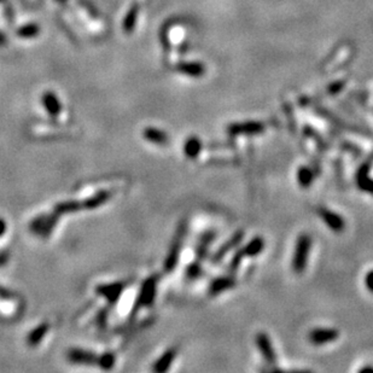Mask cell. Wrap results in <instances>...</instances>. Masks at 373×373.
Instances as JSON below:
<instances>
[{"label": "cell", "mask_w": 373, "mask_h": 373, "mask_svg": "<svg viewBox=\"0 0 373 373\" xmlns=\"http://www.w3.org/2000/svg\"><path fill=\"white\" fill-rule=\"evenodd\" d=\"M143 136L149 143L158 146H166L169 144V135L157 127H146L143 130Z\"/></svg>", "instance_id": "cell-17"}, {"label": "cell", "mask_w": 373, "mask_h": 373, "mask_svg": "<svg viewBox=\"0 0 373 373\" xmlns=\"http://www.w3.org/2000/svg\"><path fill=\"white\" fill-rule=\"evenodd\" d=\"M296 176H297V181L298 184H300V186L307 189V187H309L310 185L313 184V181H314L315 173L310 167L302 166L298 168Z\"/></svg>", "instance_id": "cell-25"}, {"label": "cell", "mask_w": 373, "mask_h": 373, "mask_svg": "<svg viewBox=\"0 0 373 373\" xmlns=\"http://www.w3.org/2000/svg\"><path fill=\"white\" fill-rule=\"evenodd\" d=\"M338 337H340V332L332 327H318V329H313L308 334V340L314 346H325L327 343L338 340Z\"/></svg>", "instance_id": "cell-8"}, {"label": "cell", "mask_w": 373, "mask_h": 373, "mask_svg": "<svg viewBox=\"0 0 373 373\" xmlns=\"http://www.w3.org/2000/svg\"><path fill=\"white\" fill-rule=\"evenodd\" d=\"M128 284L126 281H114V283L99 284L96 287V292L108 302L109 306H115L120 301L122 294L126 290Z\"/></svg>", "instance_id": "cell-5"}, {"label": "cell", "mask_w": 373, "mask_h": 373, "mask_svg": "<svg viewBox=\"0 0 373 373\" xmlns=\"http://www.w3.org/2000/svg\"><path fill=\"white\" fill-rule=\"evenodd\" d=\"M243 239H244V231L239 230L236 233H233L232 237H231L230 239H227L223 246L219 248L214 254H213L212 257H210L212 263H214V264L219 263V262L223 260L225 256L229 254L230 251L237 249V248L241 246L242 242H243Z\"/></svg>", "instance_id": "cell-9"}, {"label": "cell", "mask_w": 373, "mask_h": 373, "mask_svg": "<svg viewBox=\"0 0 373 373\" xmlns=\"http://www.w3.org/2000/svg\"><path fill=\"white\" fill-rule=\"evenodd\" d=\"M176 69L190 78H202L206 73V67L201 62H183L176 65Z\"/></svg>", "instance_id": "cell-19"}, {"label": "cell", "mask_w": 373, "mask_h": 373, "mask_svg": "<svg viewBox=\"0 0 373 373\" xmlns=\"http://www.w3.org/2000/svg\"><path fill=\"white\" fill-rule=\"evenodd\" d=\"M50 331V324L48 323H42L34 327L32 331L29 332L27 336V343L30 347H36L39 346V343L45 338V336L47 335V332Z\"/></svg>", "instance_id": "cell-23"}, {"label": "cell", "mask_w": 373, "mask_h": 373, "mask_svg": "<svg viewBox=\"0 0 373 373\" xmlns=\"http://www.w3.org/2000/svg\"><path fill=\"white\" fill-rule=\"evenodd\" d=\"M202 149H203V144L197 135L189 136L184 144V153L190 159L197 158L201 155Z\"/></svg>", "instance_id": "cell-21"}, {"label": "cell", "mask_w": 373, "mask_h": 373, "mask_svg": "<svg viewBox=\"0 0 373 373\" xmlns=\"http://www.w3.org/2000/svg\"><path fill=\"white\" fill-rule=\"evenodd\" d=\"M264 247H266V242L258 236V237H254L251 241L248 242L246 246L238 248V250L243 255V257H255L263 251Z\"/></svg>", "instance_id": "cell-16"}, {"label": "cell", "mask_w": 373, "mask_h": 373, "mask_svg": "<svg viewBox=\"0 0 373 373\" xmlns=\"http://www.w3.org/2000/svg\"><path fill=\"white\" fill-rule=\"evenodd\" d=\"M216 233L214 231H207L201 236L196 246V260L203 262L207 258L209 247L212 246L213 242L215 241Z\"/></svg>", "instance_id": "cell-14"}, {"label": "cell", "mask_w": 373, "mask_h": 373, "mask_svg": "<svg viewBox=\"0 0 373 373\" xmlns=\"http://www.w3.org/2000/svg\"><path fill=\"white\" fill-rule=\"evenodd\" d=\"M16 298V295L11 290L0 285V300L2 301H12Z\"/></svg>", "instance_id": "cell-30"}, {"label": "cell", "mask_w": 373, "mask_h": 373, "mask_svg": "<svg viewBox=\"0 0 373 373\" xmlns=\"http://www.w3.org/2000/svg\"><path fill=\"white\" fill-rule=\"evenodd\" d=\"M2 1V0H0V2H1Z\"/></svg>", "instance_id": "cell-37"}, {"label": "cell", "mask_w": 373, "mask_h": 373, "mask_svg": "<svg viewBox=\"0 0 373 373\" xmlns=\"http://www.w3.org/2000/svg\"><path fill=\"white\" fill-rule=\"evenodd\" d=\"M176 354H178V352H176L175 348L167 349L166 352L155 361V364H153L152 366V371L156 373L167 372L168 370L170 369V366L173 365V363H174Z\"/></svg>", "instance_id": "cell-18"}, {"label": "cell", "mask_w": 373, "mask_h": 373, "mask_svg": "<svg viewBox=\"0 0 373 373\" xmlns=\"http://www.w3.org/2000/svg\"><path fill=\"white\" fill-rule=\"evenodd\" d=\"M158 274H153L147 277L145 280L141 283L140 289H139L138 296H136V300L134 306H133L132 312L129 314V319L133 320L135 318L136 313L139 312L141 308H149L152 307L155 303L156 295H157V284H158Z\"/></svg>", "instance_id": "cell-1"}, {"label": "cell", "mask_w": 373, "mask_h": 373, "mask_svg": "<svg viewBox=\"0 0 373 373\" xmlns=\"http://www.w3.org/2000/svg\"><path fill=\"white\" fill-rule=\"evenodd\" d=\"M6 230H7L6 221H5L4 219L0 218V238H1L5 233H6Z\"/></svg>", "instance_id": "cell-34"}, {"label": "cell", "mask_w": 373, "mask_h": 373, "mask_svg": "<svg viewBox=\"0 0 373 373\" xmlns=\"http://www.w3.org/2000/svg\"><path fill=\"white\" fill-rule=\"evenodd\" d=\"M139 16V6L136 4H133L129 7L122 19V30L126 34H130L134 32L136 22H138Z\"/></svg>", "instance_id": "cell-22"}, {"label": "cell", "mask_w": 373, "mask_h": 373, "mask_svg": "<svg viewBox=\"0 0 373 373\" xmlns=\"http://www.w3.org/2000/svg\"><path fill=\"white\" fill-rule=\"evenodd\" d=\"M7 42V36L5 35V33L0 32V46H4Z\"/></svg>", "instance_id": "cell-35"}, {"label": "cell", "mask_w": 373, "mask_h": 373, "mask_svg": "<svg viewBox=\"0 0 373 373\" xmlns=\"http://www.w3.org/2000/svg\"><path fill=\"white\" fill-rule=\"evenodd\" d=\"M310 249H312V237L308 233H302L298 236L295 244L294 255H292L291 267L296 274H301L307 268L309 260Z\"/></svg>", "instance_id": "cell-3"}, {"label": "cell", "mask_w": 373, "mask_h": 373, "mask_svg": "<svg viewBox=\"0 0 373 373\" xmlns=\"http://www.w3.org/2000/svg\"><path fill=\"white\" fill-rule=\"evenodd\" d=\"M202 274H203V267H202V262L198 260L190 263L185 270V275L189 280H196V279L201 278Z\"/></svg>", "instance_id": "cell-27"}, {"label": "cell", "mask_w": 373, "mask_h": 373, "mask_svg": "<svg viewBox=\"0 0 373 373\" xmlns=\"http://www.w3.org/2000/svg\"><path fill=\"white\" fill-rule=\"evenodd\" d=\"M365 286L371 294H373V269L369 270L365 275Z\"/></svg>", "instance_id": "cell-31"}, {"label": "cell", "mask_w": 373, "mask_h": 373, "mask_svg": "<svg viewBox=\"0 0 373 373\" xmlns=\"http://www.w3.org/2000/svg\"><path fill=\"white\" fill-rule=\"evenodd\" d=\"M40 25L38 23H27L16 30V35L21 39H34L39 35Z\"/></svg>", "instance_id": "cell-26"}, {"label": "cell", "mask_w": 373, "mask_h": 373, "mask_svg": "<svg viewBox=\"0 0 373 373\" xmlns=\"http://www.w3.org/2000/svg\"><path fill=\"white\" fill-rule=\"evenodd\" d=\"M115 363H116L115 354L108 352V353H104V354L99 355L97 366L101 367L102 370H105V371H109V370H112L113 367L115 366Z\"/></svg>", "instance_id": "cell-28"}, {"label": "cell", "mask_w": 373, "mask_h": 373, "mask_svg": "<svg viewBox=\"0 0 373 373\" xmlns=\"http://www.w3.org/2000/svg\"><path fill=\"white\" fill-rule=\"evenodd\" d=\"M360 372H373V366L372 365H367V366H364L361 367L360 370H359Z\"/></svg>", "instance_id": "cell-36"}, {"label": "cell", "mask_w": 373, "mask_h": 373, "mask_svg": "<svg viewBox=\"0 0 373 373\" xmlns=\"http://www.w3.org/2000/svg\"><path fill=\"white\" fill-rule=\"evenodd\" d=\"M113 193L109 190H101L98 192H96L95 195L88 197L82 202V206H84V210H95L97 208L104 206L105 203L110 201Z\"/></svg>", "instance_id": "cell-15"}, {"label": "cell", "mask_w": 373, "mask_h": 373, "mask_svg": "<svg viewBox=\"0 0 373 373\" xmlns=\"http://www.w3.org/2000/svg\"><path fill=\"white\" fill-rule=\"evenodd\" d=\"M266 129L262 122L257 121H247V122H237V124H231L227 126L226 130L227 134L231 136H237V135H258L262 134Z\"/></svg>", "instance_id": "cell-6"}, {"label": "cell", "mask_w": 373, "mask_h": 373, "mask_svg": "<svg viewBox=\"0 0 373 373\" xmlns=\"http://www.w3.org/2000/svg\"><path fill=\"white\" fill-rule=\"evenodd\" d=\"M108 318H109V309L103 308L97 313V317L95 319L96 325L101 330H105L108 325Z\"/></svg>", "instance_id": "cell-29"}, {"label": "cell", "mask_w": 373, "mask_h": 373, "mask_svg": "<svg viewBox=\"0 0 373 373\" xmlns=\"http://www.w3.org/2000/svg\"><path fill=\"white\" fill-rule=\"evenodd\" d=\"M81 210H84V206H82V202L79 201L59 202L53 208V212L57 213L59 216L64 214H73V213L81 212Z\"/></svg>", "instance_id": "cell-24"}, {"label": "cell", "mask_w": 373, "mask_h": 373, "mask_svg": "<svg viewBox=\"0 0 373 373\" xmlns=\"http://www.w3.org/2000/svg\"><path fill=\"white\" fill-rule=\"evenodd\" d=\"M343 86H344L343 82H335V84H332L331 86L329 87L330 93H331V95H335V93L340 92L342 88H343Z\"/></svg>", "instance_id": "cell-32"}, {"label": "cell", "mask_w": 373, "mask_h": 373, "mask_svg": "<svg viewBox=\"0 0 373 373\" xmlns=\"http://www.w3.org/2000/svg\"><path fill=\"white\" fill-rule=\"evenodd\" d=\"M187 229H189L187 220L180 221V224H179L178 229H176L174 233V237L172 239V243H170L169 250H168L166 260H164L163 263V269L166 273H172L175 269L176 264H178L179 256H180L181 250H183Z\"/></svg>", "instance_id": "cell-2"}, {"label": "cell", "mask_w": 373, "mask_h": 373, "mask_svg": "<svg viewBox=\"0 0 373 373\" xmlns=\"http://www.w3.org/2000/svg\"><path fill=\"white\" fill-rule=\"evenodd\" d=\"M318 214L321 218V220L324 221V224L329 227L332 232L335 233H342L346 229V221L342 218L340 214L332 212L329 208L320 207L318 209Z\"/></svg>", "instance_id": "cell-11"}, {"label": "cell", "mask_w": 373, "mask_h": 373, "mask_svg": "<svg viewBox=\"0 0 373 373\" xmlns=\"http://www.w3.org/2000/svg\"><path fill=\"white\" fill-rule=\"evenodd\" d=\"M370 164L365 162L361 164L357 173V183L361 190L373 195V179L370 178Z\"/></svg>", "instance_id": "cell-20"}, {"label": "cell", "mask_w": 373, "mask_h": 373, "mask_svg": "<svg viewBox=\"0 0 373 373\" xmlns=\"http://www.w3.org/2000/svg\"><path fill=\"white\" fill-rule=\"evenodd\" d=\"M41 104L51 118H58L62 113V104L58 96L52 91H46L41 97Z\"/></svg>", "instance_id": "cell-13"}, {"label": "cell", "mask_w": 373, "mask_h": 373, "mask_svg": "<svg viewBox=\"0 0 373 373\" xmlns=\"http://www.w3.org/2000/svg\"><path fill=\"white\" fill-rule=\"evenodd\" d=\"M58 219L59 215L55 212L36 216L29 224L30 232L41 238H47L55 230Z\"/></svg>", "instance_id": "cell-4"}, {"label": "cell", "mask_w": 373, "mask_h": 373, "mask_svg": "<svg viewBox=\"0 0 373 373\" xmlns=\"http://www.w3.org/2000/svg\"><path fill=\"white\" fill-rule=\"evenodd\" d=\"M255 343L257 349L260 350L266 365L269 367H274L277 370V367H275L277 366V357H275V352L272 346L269 336L264 334V332H258L255 337Z\"/></svg>", "instance_id": "cell-7"}, {"label": "cell", "mask_w": 373, "mask_h": 373, "mask_svg": "<svg viewBox=\"0 0 373 373\" xmlns=\"http://www.w3.org/2000/svg\"><path fill=\"white\" fill-rule=\"evenodd\" d=\"M236 285H237V280H236L235 274H226V275H221V277L215 278L212 283L209 284V289H208V292L209 295L212 296H216L221 292L226 291V290L233 289Z\"/></svg>", "instance_id": "cell-12"}, {"label": "cell", "mask_w": 373, "mask_h": 373, "mask_svg": "<svg viewBox=\"0 0 373 373\" xmlns=\"http://www.w3.org/2000/svg\"><path fill=\"white\" fill-rule=\"evenodd\" d=\"M67 358L70 363L75 364V365L97 366L99 355H97L95 352H91V350L87 349L73 348L68 352Z\"/></svg>", "instance_id": "cell-10"}, {"label": "cell", "mask_w": 373, "mask_h": 373, "mask_svg": "<svg viewBox=\"0 0 373 373\" xmlns=\"http://www.w3.org/2000/svg\"><path fill=\"white\" fill-rule=\"evenodd\" d=\"M10 260V254L7 251H0V268L7 263Z\"/></svg>", "instance_id": "cell-33"}]
</instances>
